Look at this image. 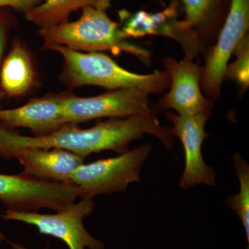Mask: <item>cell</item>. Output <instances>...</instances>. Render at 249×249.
<instances>
[{
	"label": "cell",
	"mask_w": 249,
	"mask_h": 249,
	"mask_svg": "<svg viewBox=\"0 0 249 249\" xmlns=\"http://www.w3.org/2000/svg\"><path fill=\"white\" fill-rule=\"evenodd\" d=\"M137 137V129L131 119H109L98 121L93 127L82 129L77 124L63 126L53 133L40 137H27L5 129L0 156L15 158L20 150L28 148H60L88 157L92 153L113 151L122 155Z\"/></svg>",
	"instance_id": "1"
},
{
	"label": "cell",
	"mask_w": 249,
	"mask_h": 249,
	"mask_svg": "<svg viewBox=\"0 0 249 249\" xmlns=\"http://www.w3.org/2000/svg\"><path fill=\"white\" fill-rule=\"evenodd\" d=\"M43 47L61 55L63 65L58 79L70 90L95 85L109 90L140 89L150 94L163 92L170 86L166 71L138 74L124 70L101 52H79L58 45Z\"/></svg>",
	"instance_id": "2"
},
{
	"label": "cell",
	"mask_w": 249,
	"mask_h": 249,
	"mask_svg": "<svg viewBox=\"0 0 249 249\" xmlns=\"http://www.w3.org/2000/svg\"><path fill=\"white\" fill-rule=\"evenodd\" d=\"M81 9V16L76 21L40 29L44 45H62L83 52L108 51L114 55L124 52L145 64L150 61L148 51L129 42L121 24L108 17L106 11L93 6Z\"/></svg>",
	"instance_id": "3"
},
{
	"label": "cell",
	"mask_w": 249,
	"mask_h": 249,
	"mask_svg": "<svg viewBox=\"0 0 249 249\" xmlns=\"http://www.w3.org/2000/svg\"><path fill=\"white\" fill-rule=\"evenodd\" d=\"M152 152L145 142L117 157L83 163L71 175V183L79 188L80 199L124 192L129 183L142 180V166Z\"/></svg>",
	"instance_id": "4"
},
{
	"label": "cell",
	"mask_w": 249,
	"mask_h": 249,
	"mask_svg": "<svg viewBox=\"0 0 249 249\" xmlns=\"http://www.w3.org/2000/svg\"><path fill=\"white\" fill-rule=\"evenodd\" d=\"M96 204L92 199H81L55 214L22 212L7 209L1 217L35 226L40 234L53 236L66 244L69 249H105L102 241L85 229L83 219L92 213Z\"/></svg>",
	"instance_id": "5"
},
{
	"label": "cell",
	"mask_w": 249,
	"mask_h": 249,
	"mask_svg": "<svg viewBox=\"0 0 249 249\" xmlns=\"http://www.w3.org/2000/svg\"><path fill=\"white\" fill-rule=\"evenodd\" d=\"M79 196V188L72 183L49 182L22 174H0V200L12 211L49 209L59 212L76 202Z\"/></svg>",
	"instance_id": "6"
},
{
	"label": "cell",
	"mask_w": 249,
	"mask_h": 249,
	"mask_svg": "<svg viewBox=\"0 0 249 249\" xmlns=\"http://www.w3.org/2000/svg\"><path fill=\"white\" fill-rule=\"evenodd\" d=\"M149 93L137 89L110 90L92 97H80L64 91L63 115L67 124L93 119H121L151 110Z\"/></svg>",
	"instance_id": "7"
},
{
	"label": "cell",
	"mask_w": 249,
	"mask_h": 249,
	"mask_svg": "<svg viewBox=\"0 0 249 249\" xmlns=\"http://www.w3.org/2000/svg\"><path fill=\"white\" fill-rule=\"evenodd\" d=\"M249 0H231L230 9L217 42L206 57L201 80L205 94L217 98L228 62L242 39L248 35Z\"/></svg>",
	"instance_id": "8"
},
{
	"label": "cell",
	"mask_w": 249,
	"mask_h": 249,
	"mask_svg": "<svg viewBox=\"0 0 249 249\" xmlns=\"http://www.w3.org/2000/svg\"><path fill=\"white\" fill-rule=\"evenodd\" d=\"M211 115V112L191 116H180L171 111L165 113L173 124L170 127L172 134L181 141L184 150V170L179 180L182 189L199 184L215 185V171L205 162L201 152L203 142L209 136L205 132V125Z\"/></svg>",
	"instance_id": "9"
},
{
	"label": "cell",
	"mask_w": 249,
	"mask_h": 249,
	"mask_svg": "<svg viewBox=\"0 0 249 249\" xmlns=\"http://www.w3.org/2000/svg\"><path fill=\"white\" fill-rule=\"evenodd\" d=\"M178 3L174 1L164 11L150 14L143 11L129 13L119 11L122 21L121 31L127 37H140L147 35H160L175 39L184 50L185 59L192 60L203 50L202 42L194 31L178 19Z\"/></svg>",
	"instance_id": "10"
},
{
	"label": "cell",
	"mask_w": 249,
	"mask_h": 249,
	"mask_svg": "<svg viewBox=\"0 0 249 249\" xmlns=\"http://www.w3.org/2000/svg\"><path fill=\"white\" fill-rule=\"evenodd\" d=\"M163 63L170 76V89L160 99L159 110L173 109L184 116L211 112L213 103L201 92L204 67L192 60L178 61L171 57H167Z\"/></svg>",
	"instance_id": "11"
},
{
	"label": "cell",
	"mask_w": 249,
	"mask_h": 249,
	"mask_svg": "<svg viewBox=\"0 0 249 249\" xmlns=\"http://www.w3.org/2000/svg\"><path fill=\"white\" fill-rule=\"evenodd\" d=\"M64 92L50 93L32 98L14 109H0V124L8 127L30 129L35 137L47 135L66 125L63 115Z\"/></svg>",
	"instance_id": "12"
},
{
	"label": "cell",
	"mask_w": 249,
	"mask_h": 249,
	"mask_svg": "<svg viewBox=\"0 0 249 249\" xmlns=\"http://www.w3.org/2000/svg\"><path fill=\"white\" fill-rule=\"evenodd\" d=\"M22 175L49 182L71 183V175L84 157L60 148H28L16 154Z\"/></svg>",
	"instance_id": "13"
},
{
	"label": "cell",
	"mask_w": 249,
	"mask_h": 249,
	"mask_svg": "<svg viewBox=\"0 0 249 249\" xmlns=\"http://www.w3.org/2000/svg\"><path fill=\"white\" fill-rule=\"evenodd\" d=\"M38 74L30 50L16 38L0 67V89L10 98H23L34 91Z\"/></svg>",
	"instance_id": "14"
},
{
	"label": "cell",
	"mask_w": 249,
	"mask_h": 249,
	"mask_svg": "<svg viewBox=\"0 0 249 249\" xmlns=\"http://www.w3.org/2000/svg\"><path fill=\"white\" fill-rule=\"evenodd\" d=\"M98 0H45L25 15L29 22L40 29L53 27L69 22L73 11L93 6Z\"/></svg>",
	"instance_id": "15"
},
{
	"label": "cell",
	"mask_w": 249,
	"mask_h": 249,
	"mask_svg": "<svg viewBox=\"0 0 249 249\" xmlns=\"http://www.w3.org/2000/svg\"><path fill=\"white\" fill-rule=\"evenodd\" d=\"M223 0H182L185 16L183 22L201 41L217 22Z\"/></svg>",
	"instance_id": "16"
},
{
	"label": "cell",
	"mask_w": 249,
	"mask_h": 249,
	"mask_svg": "<svg viewBox=\"0 0 249 249\" xmlns=\"http://www.w3.org/2000/svg\"><path fill=\"white\" fill-rule=\"evenodd\" d=\"M234 168L240 183V191L237 195H229L226 199L228 209L234 211L238 216L245 229L247 249L249 245V165L240 154L232 157Z\"/></svg>",
	"instance_id": "17"
},
{
	"label": "cell",
	"mask_w": 249,
	"mask_h": 249,
	"mask_svg": "<svg viewBox=\"0 0 249 249\" xmlns=\"http://www.w3.org/2000/svg\"><path fill=\"white\" fill-rule=\"evenodd\" d=\"M234 54L236 60L227 65L224 78L235 80L243 90L248 89L249 85V39L246 36L235 49Z\"/></svg>",
	"instance_id": "18"
},
{
	"label": "cell",
	"mask_w": 249,
	"mask_h": 249,
	"mask_svg": "<svg viewBox=\"0 0 249 249\" xmlns=\"http://www.w3.org/2000/svg\"><path fill=\"white\" fill-rule=\"evenodd\" d=\"M2 9V8H1ZM0 9V67L2 62L3 55L7 45L10 32L14 29L15 20L13 16L7 11ZM5 97L4 93L0 89V105Z\"/></svg>",
	"instance_id": "19"
},
{
	"label": "cell",
	"mask_w": 249,
	"mask_h": 249,
	"mask_svg": "<svg viewBox=\"0 0 249 249\" xmlns=\"http://www.w3.org/2000/svg\"><path fill=\"white\" fill-rule=\"evenodd\" d=\"M45 0H0V9L12 8L19 12L27 14L36 6L42 4Z\"/></svg>",
	"instance_id": "20"
},
{
	"label": "cell",
	"mask_w": 249,
	"mask_h": 249,
	"mask_svg": "<svg viewBox=\"0 0 249 249\" xmlns=\"http://www.w3.org/2000/svg\"><path fill=\"white\" fill-rule=\"evenodd\" d=\"M111 0H98L94 7L96 9L106 11L110 6Z\"/></svg>",
	"instance_id": "21"
},
{
	"label": "cell",
	"mask_w": 249,
	"mask_h": 249,
	"mask_svg": "<svg viewBox=\"0 0 249 249\" xmlns=\"http://www.w3.org/2000/svg\"><path fill=\"white\" fill-rule=\"evenodd\" d=\"M3 239L9 243L10 247H11L12 249H27V247H24V246L20 245V244L16 243V242H12V241L7 240L6 237H3ZM45 249H48V248H46Z\"/></svg>",
	"instance_id": "22"
}]
</instances>
